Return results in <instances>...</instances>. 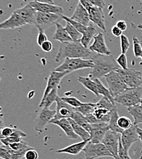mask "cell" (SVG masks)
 Masks as SVG:
<instances>
[{
	"mask_svg": "<svg viewBox=\"0 0 142 159\" xmlns=\"http://www.w3.org/2000/svg\"><path fill=\"white\" fill-rule=\"evenodd\" d=\"M94 67L88 77L91 79H99L112 71L120 69L121 67L112 55L97 54L92 57Z\"/></svg>",
	"mask_w": 142,
	"mask_h": 159,
	"instance_id": "1",
	"label": "cell"
},
{
	"mask_svg": "<svg viewBox=\"0 0 142 159\" xmlns=\"http://www.w3.org/2000/svg\"><path fill=\"white\" fill-rule=\"evenodd\" d=\"M91 55V52L85 48L80 41L65 42L61 43L55 60L59 62L66 58H83Z\"/></svg>",
	"mask_w": 142,
	"mask_h": 159,
	"instance_id": "2",
	"label": "cell"
},
{
	"mask_svg": "<svg viewBox=\"0 0 142 159\" xmlns=\"http://www.w3.org/2000/svg\"><path fill=\"white\" fill-rule=\"evenodd\" d=\"M142 99V87L128 88L114 98L115 102L127 108L140 104Z\"/></svg>",
	"mask_w": 142,
	"mask_h": 159,
	"instance_id": "3",
	"label": "cell"
},
{
	"mask_svg": "<svg viewBox=\"0 0 142 159\" xmlns=\"http://www.w3.org/2000/svg\"><path fill=\"white\" fill-rule=\"evenodd\" d=\"M94 62L92 60L82 58H66L64 62L54 70L58 72H68L69 73L83 69H93Z\"/></svg>",
	"mask_w": 142,
	"mask_h": 159,
	"instance_id": "4",
	"label": "cell"
},
{
	"mask_svg": "<svg viewBox=\"0 0 142 159\" xmlns=\"http://www.w3.org/2000/svg\"><path fill=\"white\" fill-rule=\"evenodd\" d=\"M104 77L113 98L128 88L120 75L116 70L112 71Z\"/></svg>",
	"mask_w": 142,
	"mask_h": 159,
	"instance_id": "5",
	"label": "cell"
},
{
	"mask_svg": "<svg viewBox=\"0 0 142 159\" xmlns=\"http://www.w3.org/2000/svg\"><path fill=\"white\" fill-rule=\"evenodd\" d=\"M62 15L45 13L38 11L34 26L39 31H44L48 28L56 25L62 19Z\"/></svg>",
	"mask_w": 142,
	"mask_h": 159,
	"instance_id": "6",
	"label": "cell"
},
{
	"mask_svg": "<svg viewBox=\"0 0 142 159\" xmlns=\"http://www.w3.org/2000/svg\"><path fill=\"white\" fill-rule=\"evenodd\" d=\"M83 152L86 159H95L103 157H112L102 143H94L89 141L84 148Z\"/></svg>",
	"mask_w": 142,
	"mask_h": 159,
	"instance_id": "7",
	"label": "cell"
},
{
	"mask_svg": "<svg viewBox=\"0 0 142 159\" xmlns=\"http://www.w3.org/2000/svg\"><path fill=\"white\" fill-rule=\"evenodd\" d=\"M120 75L124 82L128 88H139L142 87L141 72L134 69H122L121 68L116 70Z\"/></svg>",
	"mask_w": 142,
	"mask_h": 159,
	"instance_id": "8",
	"label": "cell"
},
{
	"mask_svg": "<svg viewBox=\"0 0 142 159\" xmlns=\"http://www.w3.org/2000/svg\"><path fill=\"white\" fill-rule=\"evenodd\" d=\"M56 110H50L49 108H41L34 120L35 130L39 133H42L51 120L55 118Z\"/></svg>",
	"mask_w": 142,
	"mask_h": 159,
	"instance_id": "9",
	"label": "cell"
},
{
	"mask_svg": "<svg viewBox=\"0 0 142 159\" xmlns=\"http://www.w3.org/2000/svg\"><path fill=\"white\" fill-rule=\"evenodd\" d=\"M121 134L109 130L107 132L102 142L108 151L113 155L115 159H118Z\"/></svg>",
	"mask_w": 142,
	"mask_h": 159,
	"instance_id": "10",
	"label": "cell"
},
{
	"mask_svg": "<svg viewBox=\"0 0 142 159\" xmlns=\"http://www.w3.org/2000/svg\"><path fill=\"white\" fill-rule=\"evenodd\" d=\"M108 123L99 122L94 124H91L90 127V142L94 143H102L107 132L109 130Z\"/></svg>",
	"mask_w": 142,
	"mask_h": 159,
	"instance_id": "11",
	"label": "cell"
},
{
	"mask_svg": "<svg viewBox=\"0 0 142 159\" xmlns=\"http://www.w3.org/2000/svg\"><path fill=\"white\" fill-rule=\"evenodd\" d=\"M69 74V73L68 72H58V71L53 70L50 74L48 81H47V84L44 91V95L41 100L45 99L47 96L52 90L58 88V86L60 85V83L61 82L62 79Z\"/></svg>",
	"mask_w": 142,
	"mask_h": 159,
	"instance_id": "12",
	"label": "cell"
},
{
	"mask_svg": "<svg viewBox=\"0 0 142 159\" xmlns=\"http://www.w3.org/2000/svg\"><path fill=\"white\" fill-rule=\"evenodd\" d=\"M136 125H133L129 129L125 130L121 134V143L123 148L129 151L132 145L139 139V134L137 131Z\"/></svg>",
	"mask_w": 142,
	"mask_h": 159,
	"instance_id": "13",
	"label": "cell"
},
{
	"mask_svg": "<svg viewBox=\"0 0 142 159\" xmlns=\"http://www.w3.org/2000/svg\"><path fill=\"white\" fill-rule=\"evenodd\" d=\"M88 48L91 52H96L98 54L112 55V52L107 46L104 36L101 33H99L94 37V41Z\"/></svg>",
	"mask_w": 142,
	"mask_h": 159,
	"instance_id": "14",
	"label": "cell"
},
{
	"mask_svg": "<svg viewBox=\"0 0 142 159\" xmlns=\"http://www.w3.org/2000/svg\"><path fill=\"white\" fill-rule=\"evenodd\" d=\"M56 115L53 119H68L71 118L72 113L76 111L74 108L64 102L59 96L57 100Z\"/></svg>",
	"mask_w": 142,
	"mask_h": 159,
	"instance_id": "15",
	"label": "cell"
},
{
	"mask_svg": "<svg viewBox=\"0 0 142 159\" xmlns=\"http://www.w3.org/2000/svg\"><path fill=\"white\" fill-rule=\"evenodd\" d=\"M88 11L90 21L99 28L106 31L105 16L102 8L93 6L88 9Z\"/></svg>",
	"mask_w": 142,
	"mask_h": 159,
	"instance_id": "16",
	"label": "cell"
},
{
	"mask_svg": "<svg viewBox=\"0 0 142 159\" xmlns=\"http://www.w3.org/2000/svg\"><path fill=\"white\" fill-rule=\"evenodd\" d=\"M15 12L21 16L26 23V24H30L33 25H35L38 11L29 3H28L23 7L16 10Z\"/></svg>",
	"mask_w": 142,
	"mask_h": 159,
	"instance_id": "17",
	"label": "cell"
},
{
	"mask_svg": "<svg viewBox=\"0 0 142 159\" xmlns=\"http://www.w3.org/2000/svg\"><path fill=\"white\" fill-rule=\"evenodd\" d=\"M28 3L34 9H36L37 11L41 12L52 13L59 15H62V13L64 12V10L61 6H57L55 4L39 2L35 1H30Z\"/></svg>",
	"mask_w": 142,
	"mask_h": 159,
	"instance_id": "18",
	"label": "cell"
},
{
	"mask_svg": "<svg viewBox=\"0 0 142 159\" xmlns=\"http://www.w3.org/2000/svg\"><path fill=\"white\" fill-rule=\"evenodd\" d=\"M32 148L14 150L9 146L2 145L0 147V157L3 159H21L25 157L26 152Z\"/></svg>",
	"mask_w": 142,
	"mask_h": 159,
	"instance_id": "19",
	"label": "cell"
},
{
	"mask_svg": "<svg viewBox=\"0 0 142 159\" xmlns=\"http://www.w3.org/2000/svg\"><path fill=\"white\" fill-rule=\"evenodd\" d=\"M70 18L72 20L81 23V25L85 26H88L91 21L88 9L81 5V3L79 2L75 9L74 14Z\"/></svg>",
	"mask_w": 142,
	"mask_h": 159,
	"instance_id": "20",
	"label": "cell"
},
{
	"mask_svg": "<svg viewBox=\"0 0 142 159\" xmlns=\"http://www.w3.org/2000/svg\"><path fill=\"white\" fill-rule=\"evenodd\" d=\"M26 24V23L14 11L9 19L1 23L0 28L2 30L15 29L21 27Z\"/></svg>",
	"mask_w": 142,
	"mask_h": 159,
	"instance_id": "21",
	"label": "cell"
},
{
	"mask_svg": "<svg viewBox=\"0 0 142 159\" xmlns=\"http://www.w3.org/2000/svg\"><path fill=\"white\" fill-rule=\"evenodd\" d=\"M50 124H55L60 127L69 139H78L79 136L74 131L72 126L68 119H53L51 120Z\"/></svg>",
	"mask_w": 142,
	"mask_h": 159,
	"instance_id": "22",
	"label": "cell"
},
{
	"mask_svg": "<svg viewBox=\"0 0 142 159\" xmlns=\"http://www.w3.org/2000/svg\"><path fill=\"white\" fill-rule=\"evenodd\" d=\"M89 141H81L80 142L75 143L71 145H69L64 148L57 150L56 152L57 153H66L77 156L80 154L81 151H83L84 148Z\"/></svg>",
	"mask_w": 142,
	"mask_h": 159,
	"instance_id": "23",
	"label": "cell"
},
{
	"mask_svg": "<svg viewBox=\"0 0 142 159\" xmlns=\"http://www.w3.org/2000/svg\"><path fill=\"white\" fill-rule=\"evenodd\" d=\"M96 33L97 30L96 27L90 23L85 32L82 34V37L80 40V43L85 48H88L91 40L96 35Z\"/></svg>",
	"mask_w": 142,
	"mask_h": 159,
	"instance_id": "24",
	"label": "cell"
},
{
	"mask_svg": "<svg viewBox=\"0 0 142 159\" xmlns=\"http://www.w3.org/2000/svg\"><path fill=\"white\" fill-rule=\"evenodd\" d=\"M55 26L56 31L53 36V39L58 40L61 42V43L73 41L68 33L66 31L65 28H64L60 23H57Z\"/></svg>",
	"mask_w": 142,
	"mask_h": 159,
	"instance_id": "25",
	"label": "cell"
},
{
	"mask_svg": "<svg viewBox=\"0 0 142 159\" xmlns=\"http://www.w3.org/2000/svg\"><path fill=\"white\" fill-rule=\"evenodd\" d=\"M119 118L120 117H119L118 108L117 107V106H115V108L112 110L110 113V118L108 122V127H109V129L112 131L122 134L124 130L121 129L118 125V120L119 119Z\"/></svg>",
	"mask_w": 142,
	"mask_h": 159,
	"instance_id": "26",
	"label": "cell"
},
{
	"mask_svg": "<svg viewBox=\"0 0 142 159\" xmlns=\"http://www.w3.org/2000/svg\"><path fill=\"white\" fill-rule=\"evenodd\" d=\"M26 136V134L25 132H23L21 130L16 129L15 131L10 137L6 139H1V142L3 144V145L9 146L11 144L22 141L23 138L25 137Z\"/></svg>",
	"mask_w": 142,
	"mask_h": 159,
	"instance_id": "27",
	"label": "cell"
},
{
	"mask_svg": "<svg viewBox=\"0 0 142 159\" xmlns=\"http://www.w3.org/2000/svg\"><path fill=\"white\" fill-rule=\"evenodd\" d=\"M78 81L81 83V84L86 88L87 89L92 92L95 94L96 97L99 96V93L98 90V88L94 80L91 79L89 77H79L78 78Z\"/></svg>",
	"mask_w": 142,
	"mask_h": 159,
	"instance_id": "28",
	"label": "cell"
},
{
	"mask_svg": "<svg viewBox=\"0 0 142 159\" xmlns=\"http://www.w3.org/2000/svg\"><path fill=\"white\" fill-rule=\"evenodd\" d=\"M127 110L129 113L134 118V125H137L139 124L142 123V106L140 104L128 107Z\"/></svg>",
	"mask_w": 142,
	"mask_h": 159,
	"instance_id": "29",
	"label": "cell"
},
{
	"mask_svg": "<svg viewBox=\"0 0 142 159\" xmlns=\"http://www.w3.org/2000/svg\"><path fill=\"white\" fill-rule=\"evenodd\" d=\"M69 121L72 126L75 133L81 138L82 141H89L90 140V134L86 130H85L81 125L77 124L74 120L71 118H68Z\"/></svg>",
	"mask_w": 142,
	"mask_h": 159,
	"instance_id": "30",
	"label": "cell"
},
{
	"mask_svg": "<svg viewBox=\"0 0 142 159\" xmlns=\"http://www.w3.org/2000/svg\"><path fill=\"white\" fill-rule=\"evenodd\" d=\"M111 111H112L107 108L96 107L93 114L96 117V118L98 119L99 120L108 123L110 118Z\"/></svg>",
	"mask_w": 142,
	"mask_h": 159,
	"instance_id": "31",
	"label": "cell"
},
{
	"mask_svg": "<svg viewBox=\"0 0 142 159\" xmlns=\"http://www.w3.org/2000/svg\"><path fill=\"white\" fill-rule=\"evenodd\" d=\"M71 118L73 119L77 124L81 125V127H83L88 132H90L91 124L88 122L86 116L82 115L80 112L75 111L72 113Z\"/></svg>",
	"mask_w": 142,
	"mask_h": 159,
	"instance_id": "32",
	"label": "cell"
},
{
	"mask_svg": "<svg viewBox=\"0 0 142 159\" xmlns=\"http://www.w3.org/2000/svg\"><path fill=\"white\" fill-rule=\"evenodd\" d=\"M57 91L58 88L52 90L47 96L45 99L41 100V102L39 105V108H49L54 102H56L57 98L58 97Z\"/></svg>",
	"mask_w": 142,
	"mask_h": 159,
	"instance_id": "33",
	"label": "cell"
},
{
	"mask_svg": "<svg viewBox=\"0 0 142 159\" xmlns=\"http://www.w3.org/2000/svg\"><path fill=\"white\" fill-rule=\"evenodd\" d=\"M96 84V86H97V88H98V92L99 93L100 95H102L104 97H106L107 98H108V99L110 100L112 103L114 105H115V102L114 100V98L112 96L111 93H110V91H109L108 88L107 89L102 83L101 81H100L99 79H95L94 80Z\"/></svg>",
	"mask_w": 142,
	"mask_h": 159,
	"instance_id": "34",
	"label": "cell"
},
{
	"mask_svg": "<svg viewBox=\"0 0 142 159\" xmlns=\"http://www.w3.org/2000/svg\"><path fill=\"white\" fill-rule=\"evenodd\" d=\"M65 29L73 41L79 42L81 39L82 34L77 31L70 23L66 21Z\"/></svg>",
	"mask_w": 142,
	"mask_h": 159,
	"instance_id": "35",
	"label": "cell"
},
{
	"mask_svg": "<svg viewBox=\"0 0 142 159\" xmlns=\"http://www.w3.org/2000/svg\"><path fill=\"white\" fill-rule=\"evenodd\" d=\"M96 107V103H84L80 107L77 108H74L75 110L80 112L84 116H86L89 114L93 113L95 108Z\"/></svg>",
	"mask_w": 142,
	"mask_h": 159,
	"instance_id": "36",
	"label": "cell"
},
{
	"mask_svg": "<svg viewBox=\"0 0 142 159\" xmlns=\"http://www.w3.org/2000/svg\"><path fill=\"white\" fill-rule=\"evenodd\" d=\"M62 19L65 20L66 21H67L69 23H70L76 30H77L78 31H79L81 34H83L85 31L86 30L87 26H85L83 25H81V23H79V22H77L74 20H72L71 18L67 17V16H62Z\"/></svg>",
	"mask_w": 142,
	"mask_h": 159,
	"instance_id": "37",
	"label": "cell"
},
{
	"mask_svg": "<svg viewBox=\"0 0 142 159\" xmlns=\"http://www.w3.org/2000/svg\"><path fill=\"white\" fill-rule=\"evenodd\" d=\"M118 126L123 130H127L132 127L134 124H132L131 120L126 116H121L118 120Z\"/></svg>",
	"mask_w": 142,
	"mask_h": 159,
	"instance_id": "38",
	"label": "cell"
},
{
	"mask_svg": "<svg viewBox=\"0 0 142 159\" xmlns=\"http://www.w3.org/2000/svg\"><path fill=\"white\" fill-rule=\"evenodd\" d=\"M96 107L105 108L110 110V111H112L116 106L115 105L113 104L112 103V102L108 98H107L106 97H104V96H102L101 99L99 100V102L98 103H96Z\"/></svg>",
	"mask_w": 142,
	"mask_h": 159,
	"instance_id": "39",
	"label": "cell"
},
{
	"mask_svg": "<svg viewBox=\"0 0 142 159\" xmlns=\"http://www.w3.org/2000/svg\"><path fill=\"white\" fill-rule=\"evenodd\" d=\"M134 54L136 58H140L142 55V47L140 40L136 37L132 38Z\"/></svg>",
	"mask_w": 142,
	"mask_h": 159,
	"instance_id": "40",
	"label": "cell"
},
{
	"mask_svg": "<svg viewBox=\"0 0 142 159\" xmlns=\"http://www.w3.org/2000/svg\"><path fill=\"white\" fill-rule=\"evenodd\" d=\"M61 99L64 102L68 103L69 105H70L74 108L79 107L84 103L81 102L80 100L74 97H64V98H61Z\"/></svg>",
	"mask_w": 142,
	"mask_h": 159,
	"instance_id": "41",
	"label": "cell"
},
{
	"mask_svg": "<svg viewBox=\"0 0 142 159\" xmlns=\"http://www.w3.org/2000/svg\"><path fill=\"white\" fill-rule=\"evenodd\" d=\"M120 41H121V53L126 54L130 47V42H129V39L126 35L122 34L120 37Z\"/></svg>",
	"mask_w": 142,
	"mask_h": 159,
	"instance_id": "42",
	"label": "cell"
},
{
	"mask_svg": "<svg viewBox=\"0 0 142 159\" xmlns=\"http://www.w3.org/2000/svg\"><path fill=\"white\" fill-rule=\"evenodd\" d=\"M16 129L9 127H4L1 130V139H6L10 137L13 132L15 131Z\"/></svg>",
	"mask_w": 142,
	"mask_h": 159,
	"instance_id": "43",
	"label": "cell"
},
{
	"mask_svg": "<svg viewBox=\"0 0 142 159\" xmlns=\"http://www.w3.org/2000/svg\"><path fill=\"white\" fill-rule=\"evenodd\" d=\"M117 62L119 64V66L121 67L122 69H128V65H127V60L126 54L121 53L117 58Z\"/></svg>",
	"mask_w": 142,
	"mask_h": 159,
	"instance_id": "44",
	"label": "cell"
},
{
	"mask_svg": "<svg viewBox=\"0 0 142 159\" xmlns=\"http://www.w3.org/2000/svg\"><path fill=\"white\" fill-rule=\"evenodd\" d=\"M9 146L14 150H21V149H26V148H30L23 140L21 141H19V142L14 143L12 144H11Z\"/></svg>",
	"mask_w": 142,
	"mask_h": 159,
	"instance_id": "45",
	"label": "cell"
},
{
	"mask_svg": "<svg viewBox=\"0 0 142 159\" xmlns=\"http://www.w3.org/2000/svg\"><path fill=\"white\" fill-rule=\"evenodd\" d=\"M118 159H132L129 155L128 151L126 150L121 143V139H120V147H119V151H118Z\"/></svg>",
	"mask_w": 142,
	"mask_h": 159,
	"instance_id": "46",
	"label": "cell"
},
{
	"mask_svg": "<svg viewBox=\"0 0 142 159\" xmlns=\"http://www.w3.org/2000/svg\"><path fill=\"white\" fill-rule=\"evenodd\" d=\"M25 158V159H38L39 154L35 149L31 148L26 152Z\"/></svg>",
	"mask_w": 142,
	"mask_h": 159,
	"instance_id": "47",
	"label": "cell"
},
{
	"mask_svg": "<svg viewBox=\"0 0 142 159\" xmlns=\"http://www.w3.org/2000/svg\"><path fill=\"white\" fill-rule=\"evenodd\" d=\"M48 39L44 31H39L38 38H37V43L38 44L41 46L45 42L47 41Z\"/></svg>",
	"mask_w": 142,
	"mask_h": 159,
	"instance_id": "48",
	"label": "cell"
},
{
	"mask_svg": "<svg viewBox=\"0 0 142 159\" xmlns=\"http://www.w3.org/2000/svg\"><path fill=\"white\" fill-rule=\"evenodd\" d=\"M41 47L44 52H50L53 49V45L50 40H47L41 45Z\"/></svg>",
	"mask_w": 142,
	"mask_h": 159,
	"instance_id": "49",
	"label": "cell"
},
{
	"mask_svg": "<svg viewBox=\"0 0 142 159\" xmlns=\"http://www.w3.org/2000/svg\"><path fill=\"white\" fill-rule=\"evenodd\" d=\"M112 33L113 35H114L116 37H121L122 33V31H121L118 27H117L116 25L113 26L112 28Z\"/></svg>",
	"mask_w": 142,
	"mask_h": 159,
	"instance_id": "50",
	"label": "cell"
},
{
	"mask_svg": "<svg viewBox=\"0 0 142 159\" xmlns=\"http://www.w3.org/2000/svg\"><path fill=\"white\" fill-rule=\"evenodd\" d=\"M92 4L94 6L99 7L101 8H103L105 6V3L104 0H89Z\"/></svg>",
	"mask_w": 142,
	"mask_h": 159,
	"instance_id": "51",
	"label": "cell"
},
{
	"mask_svg": "<svg viewBox=\"0 0 142 159\" xmlns=\"http://www.w3.org/2000/svg\"><path fill=\"white\" fill-rule=\"evenodd\" d=\"M116 26L117 27H118L121 31H124L125 30H126L127 28V23L124 20H120L118 21H117V24H116Z\"/></svg>",
	"mask_w": 142,
	"mask_h": 159,
	"instance_id": "52",
	"label": "cell"
},
{
	"mask_svg": "<svg viewBox=\"0 0 142 159\" xmlns=\"http://www.w3.org/2000/svg\"><path fill=\"white\" fill-rule=\"evenodd\" d=\"M79 2H80L81 5H83L86 9H88L90 7L93 6L89 0H79Z\"/></svg>",
	"mask_w": 142,
	"mask_h": 159,
	"instance_id": "53",
	"label": "cell"
},
{
	"mask_svg": "<svg viewBox=\"0 0 142 159\" xmlns=\"http://www.w3.org/2000/svg\"><path fill=\"white\" fill-rule=\"evenodd\" d=\"M35 1H38L39 2H43V3H48L51 4H54V1L53 0H34Z\"/></svg>",
	"mask_w": 142,
	"mask_h": 159,
	"instance_id": "54",
	"label": "cell"
},
{
	"mask_svg": "<svg viewBox=\"0 0 142 159\" xmlns=\"http://www.w3.org/2000/svg\"><path fill=\"white\" fill-rule=\"evenodd\" d=\"M137 133L139 134V139L140 140V141L142 143V129H140V128L137 127Z\"/></svg>",
	"mask_w": 142,
	"mask_h": 159,
	"instance_id": "55",
	"label": "cell"
},
{
	"mask_svg": "<svg viewBox=\"0 0 142 159\" xmlns=\"http://www.w3.org/2000/svg\"><path fill=\"white\" fill-rule=\"evenodd\" d=\"M137 28H139V29H140L141 30H142V24H139V25H138V26H137Z\"/></svg>",
	"mask_w": 142,
	"mask_h": 159,
	"instance_id": "56",
	"label": "cell"
},
{
	"mask_svg": "<svg viewBox=\"0 0 142 159\" xmlns=\"http://www.w3.org/2000/svg\"><path fill=\"white\" fill-rule=\"evenodd\" d=\"M140 72H141V79H142V70H141V71H140Z\"/></svg>",
	"mask_w": 142,
	"mask_h": 159,
	"instance_id": "57",
	"label": "cell"
},
{
	"mask_svg": "<svg viewBox=\"0 0 142 159\" xmlns=\"http://www.w3.org/2000/svg\"><path fill=\"white\" fill-rule=\"evenodd\" d=\"M140 105H141L142 106V101H141V103H140Z\"/></svg>",
	"mask_w": 142,
	"mask_h": 159,
	"instance_id": "58",
	"label": "cell"
},
{
	"mask_svg": "<svg viewBox=\"0 0 142 159\" xmlns=\"http://www.w3.org/2000/svg\"><path fill=\"white\" fill-rule=\"evenodd\" d=\"M140 58H141V59L142 60V55H141V57H140Z\"/></svg>",
	"mask_w": 142,
	"mask_h": 159,
	"instance_id": "59",
	"label": "cell"
},
{
	"mask_svg": "<svg viewBox=\"0 0 142 159\" xmlns=\"http://www.w3.org/2000/svg\"><path fill=\"white\" fill-rule=\"evenodd\" d=\"M141 2H142V0H141Z\"/></svg>",
	"mask_w": 142,
	"mask_h": 159,
	"instance_id": "60",
	"label": "cell"
}]
</instances>
